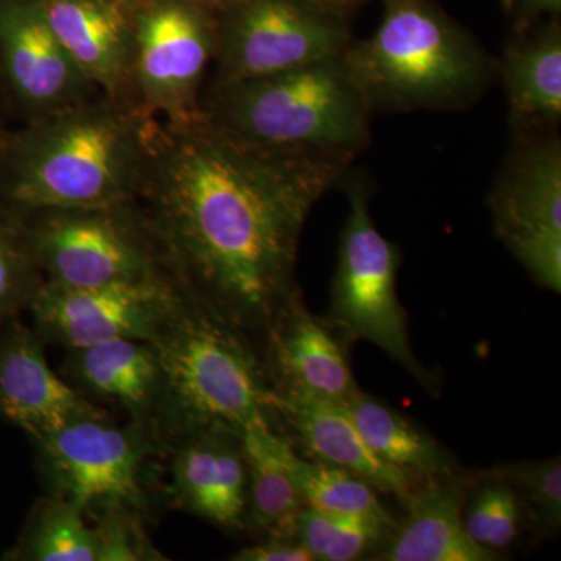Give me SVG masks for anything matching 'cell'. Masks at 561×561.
Instances as JSON below:
<instances>
[{
    "instance_id": "cell-13",
    "label": "cell",
    "mask_w": 561,
    "mask_h": 561,
    "mask_svg": "<svg viewBox=\"0 0 561 561\" xmlns=\"http://www.w3.org/2000/svg\"><path fill=\"white\" fill-rule=\"evenodd\" d=\"M43 343L18 319L0 331V415L35 443L73 421L106 413L51 370Z\"/></svg>"
},
{
    "instance_id": "cell-30",
    "label": "cell",
    "mask_w": 561,
    "mask_h": 561,
    "mask_svg": "<svg viewBox=\"0 0 561 561\" xmlns=\"http://www.w3.org/2000/svg\"><path fill=\"white\" fill-rule=\"evenodd\" d=\"M236 561H312V556L298 542L290 538H265L257 545L243 548L236 552Z\"/></svg>"
},
{
    "instance_id": "cell-19",
    "label": "cell",
    "mask_w": 561,
    "mask_h": 561,
    "mask_svg": "<svg viewBox=\"0 0 561 561\" xmlns=\"http://www.w3.org/2000/svg\"><path fill=\"white\" fill-rule=\"evenodd\" d=\"M516 136L557 131L561 121V25L552 18L518 32L500 66Z\"/></svg>"
},
{
    "instance_id": "cell-7",
    "label": "cell",
    "mask_w": 561,
    "mask_h": 561,
    "mask_svg": "<svg viewBox=\"0 0 561 561\" xmlns=\"http://www.w3.org/2000/svg\"><path fill=\"white\" fill-rule=\"evenodd\" d=\"M350 210L331 287L330 323L351 339L373 343L424 386L432 378L413 354L397 294L400 253L376 228L370 192L362 180L346 186Z\"/></svg>"
},
{
    "instance_id": "cell-9",
    "label": "cell",
    "mask_w": 561,
    "mask_h": 561,
    "mask_svg": "<svg viewBox=\"0 0 561 561\" xmlns=\"http://www.w3.org/2000/svg\"><path fill=\"white\" fill-rule=\"evenodd\" d=\"M55 496L84 515L124 508L144 515L150 508L147 465L162 453L146 427L113 423L108 413L77 420L35 443Z\"/></svg>"
},
{
    "instance_id": "cell-25",
    "label": "cell",
    "mask_w": 561,
    "mask_h": 561,
    "mask_svg": "<svg viewBox=\"0 0 561 561\" xmlns=\"http://www.w3.org/2000/svg\"><path fill=\"white\" fill-rule=\"evenodd\" d=\"M295 476L300 485L302 500L309 507L362 516L393 529V522L375 493V486L348 470L321 460H305L295 453Z\"/></svg>"
},
{
    "instance_id": "cell-2",
    "label": "cell",
    "mask_w": 561,
    "mask_h": 561,
    "mask_svg": "<svg viewBox=\"0 0 561 561\" xmlns=\"http://www.w3.org/2000/svg\"><path fill=\"white\" fill-rule=\"evenodd\" d=\"M153 121L138 101L106 95L41 116L11 150V210L133 205Z\"/></svg>"
},
{
    "instance_id": "cell-10",
    "label": "cell",
    "mask_w": 561,
    "mask_h": 561,
    "mask_svg": "<svg viewBox=\"0 0 561 561\" xmlns=\"http://www.w3.org/2000/svg\"><path fill=\"white\" fill-rule=\"evenodd\" d=\"M217 46L214 11L184 0H135L131 83L140 105L161 119L198 113Z\"/></svg>"
},
{
    "instance_id": "cell-14",
    "label": "cell",
    "mask_w": 561,
    "mask_h": 561,
    "mask_svg": "<svg viewBox=\"0 0 561 561\" xmlns=\"http://www.w3.org/2000/svg\"><path fill=\"white\" fill-rule=\"evenodd\" d=\"M171 494L180 507L230 531L247 527L249 470L241 434L210 427L173 443Z\"/></svg>"
},
{
    "instance_id": "cell-16",
    "label": "cell",
    "mask_w": 561,
    "mask_h": 561,
    "mask_svg": "<svg viewBox=\"0 0 561 561\" xmlns=\"http://www.w3.org/2000/svg\"><path fill=\"white\" fill-rule=\"evenodd\" d=\"M80 72L111 99L133 92L135 0H33Z\"/></svg>"
},
{
    "instance_id": "cell-8",
    "label": "cell",
    "mask_w": 561,
    "mask_h": 561,
    "mask_svg": "<svg viewBox=\"0 0 561 561\" xmlns=\"http://www.w3.org/2000/svg\"><path fill=\"white\" fill-rule=\"evenodd\" d=\"M348 18L313 0H234L217 11L214 88L339 57L354 41Z\"/></svg>"
},
{
    "instance_id": "cell-6",
    "label": "cell",
    "mask_w": 561,
    "mask_h": 561,
    "mask_svg": "<svg viewBox=\"0 0 561 561\" xmlns=\"http://www.w3.org/2000/svg\"><path fill=\"white\" fill-rule=\"evenodd\" d=\"M44 280L70 289L172 275L135 205L21 216Z\"/></svg>"
},
{
    "instance_id": "cell-27",
    "label": "cell",
    "mask_w": 561,
    "mask_h": 561,
    "mask_svg": "<svg viewBox=\"0 0 561 561\" xmlns=\"http://www.w3.org/2000/svg\"><path fill=\"white\" fill-rule=\"evenodd\" d=\"M463 522L478 545L489 551H501L518 537L522 524L519 497L500 476L474 494L463 512Z\"/></svg>"
},
{
    "instance_id": "cell-22",
    "label": "cell",
    "mask_w": 561,
    "mask_h": 561,
    "mask_svg": "<svg viewBox=\"0 0 561 561\" xmlns=\"http://www.w3.org/2000/svg\"><path fill=\"white\" fill-rule=\"evenodd\" d=\"M249 470L247 526L264 538H290L298 516L306 507L295 476V451L275 427H261L241 434Z\"/></svg>"
},
{
    "instance_id": "cell-29",
    "label": "cell",
    "mask_w": 561,
    "mask_h": 561,
    "mask_svg": "<svg viewBox=\"0 0 561 561\" xmlns=\"http://www.w3.org/2000/svg\"><path fill=\"white\" fill-rule=\"evenodd\" d=\"M98 531L99 561L164 560L142 529V515L124 508H111L92 515Z\"/></svg>"
},
{
    "instance_id": "cell-4",
    "label": "cell",
    "mask_w": 561,
    "mask_h": 561,
    "mask_svg": "<svg viewBox=\"0 0 561 561\" xmlns=\"http://www.w3.org/2000/svg\"><path fill=\"white\" fill-rule=\"evenodd\" d=\"M371 110H457L481 98L493 60L434 0H383L370 38L343 51Z\"/></svg>"
},
{
    "instance_id": "cell-11",
    "label": "cell",
    "mask_w": 561,
    "mask_h": 561,
    "mask_svg": "<svg viewBox=\"0 0 561 561\" xmlns=\"http://www.w3.org/2000/svg\"><path fill=\"white\" fill-rule=\"evenodd\" d=\"M494 230L531 278L561 290V140L559 133L516 136L490 192Z\"/></svg>"
},
{
    "instance_id": "cell-21",
    "label": "cell",
    "mask_w": 561,
    "mask_h": 561,
    "mask_svg": "<svg viewBox=\"0 0 561 561\" xmlns=\"http://www.w3.org/2000/svg\"><path fill=\"white\" fill-rule=\"evenodd\" d=\"M465 479L427 483L409 500L408 518L398 527L379 560L387 561H491L496 552L478 545L463 522Z\"/></svg>"
},
{
    "instance_id": "cell-35",
    "label": "cell",
    "mask_w": 561,
    "mask_h": 561,
    "mask_svg": "<svg viewBox=\"0 0 561 561\" xmlns=\"http://www.w3.org/2000/svg\"><path fill=\"white\" fill-rule=\"evenodd\" d=\"M362 3L367 2V0H360Z\"/></svg>"
},
{
    "instance_id": "cell-31",
    "label": "cell",
    "mask_w": 561,
    "mask_h": 561,
    "mask_svg": "<svg viewBox=\"0 0 561 561\" xmlns=\"http://www.w3.org/2000/svg\"><path fill=\"white\" fill-rule=\"evenodd\" d=\"M513 11L516 13V32H524L534 27L535 22L541 18H560L561 0H515Z\"/></svg>"
},
{
    "instance_id": "cell-34",
    "label": "cell",
    "mask_w": 561,
    "mask_h": 561,
    "mask_svg": "<svg viewBox=\"0 0 561 561\" xmlns=\"http://www.w3.org/2000/svg\"><path fill=\"white\" fill-rule=\"evenodd\" d=\"M502 7H504L505 11L512 13L513 5H515V0H501Z\"/></svg>"
},
{
    "instance_id": "cell-5",
    "label": "cell",
    "mask_w": 561,
    "mask_h": 561,
    "mask_svg": "<svg viewBox=\"0 0 561 561\" xmlns=\"http://www.w3.org/2000/svg\"><path fill=\"white\" fill-rule=\"evenodd\" d=\"M206 114L267 149L356 158L370 142V103L343 54L261 79L216 87Z\"/></svg>"
},
{
    "instance_id": "cell-32",
    "label": "cell",
    "mask_w": 561,
    "mask_h": 561,
    "mask_svg": "<svg viewBox=\"0 0 561 561\" xmlns=\"http://www.w3.org/2000/svg\"><path fill=\"white\" fill-rule=\"evenodd\" d=\"M313 2L323 3V5L345 11V13L348 14L353 13V11L357 9V7L362 5L360 0H313Z\"/></svg>"
},
{
    "instance_id": "cell-33",
    "label": "cell",
    "mask_w": 561,
    "mask_h": 561,
    "mask_svg": "<svg viewBox=\"0 0 561 561\" xmlns=\"http://www.w3.org/2000/svg\"><path fill=\"white\" fill-rule=\"evenodd\" d=\"M184 2L194 3V5L203 7L217 13V11L224 10L225 7L230 5L234 0H184Z\"/></svg>"
},
{
    "instance_id": "cell-1",
    "label": "cell",
    "mask_w": 561,
    "mask_h": 561,
    "mask_svg": "<svg viewBox=\"0 0 561 561\" xmlns=\"http://www.w3.org/2000/svg\"><path fill=\"white\" fill-rule=\"evenodd\" d=\"M353 161L256 146L203 110L154 116L133 205L192 300L264 334L297 291L309 214Z\"/></svg>"
},
{
    "instance_id": "cell-12",
    "label": "cell",
    "mask_w": 561,
    "mask_h": 561,
    "mask_svg": "<svg viewBox=\"0 0 561 561\" xmlns=\"http://www.w3.org/2000/svg\"><path fill=\"white\" fill-rule=\"evenodd\" d=\"M187 298L172 276L87 289L44 283L28 311L41 341L76 350L117 339L151 342Z\"/></svg>"
},
{
    "instance_id": "cell-3",
    "label": "cell",
    "mask_w": 561,
    "mask_h": 561,
    "mask_svg": "<svg viewBox=\"0 0 561 561\" xmlns=\"http://www.w3.org/2000/svg\"><path fill=\"white\" fill-rule=\"evenodd\" d=\"M149 343L161 370L154 435L162 453L210 427H275L271 376L241 328L190 297Z\"/></svg>"
},
{
    "instance_id": "cell-17",
    "label": "cell",
    "mask_w": 561,
    "mask_h": 561,
    "mask_svg": "<svg viewBox=\"0 0 561 561\" xmlns=\"http://www.w3.org/2000/svg\"><path fill=\"white\" fill-rule=\"evenodd\" d=\"M265 368L276 391H295L343 402L356 393L345 346L330 321L313 317L298 290L264 332Z\"/></svg>"
},
{
    "instance_id": "cell-23",
    "label": "cell",
    "mask_w": 561,
    "mask_h": 561,
    "mask_svg": "<svg viewBox=\"0 0 561 561\" xmlns=\"http://www.w3.org/2000/svg\"><path fill=\"white\" fill-rule=\"evenodd\" d=\"M373 453L411 481H442L454 472L449 454L401 413L357 390L345 402Z\"/></svg>"
},
{
    "instance_id": "cell-20",
    "label": "cell",
    "mask_w": 561,
    "mask_h": 561,
    "mask_svg": "<svg viewBox=\"0 0 561 561\" xmlns=\"http://www.w3.org/2000/svg\"><path fill=\"white\" fill-rule=\"evenodd\" d=\"M66 370L81 389L119 405L133 423L154 435L162 382L160 364L149 342L117 339L68 350Z\"/></svg>"
},
{
    "instance_id": "cell-24",
    "label": "cell",
    "mask_w": 561,
    "mask_h": 561,
    "mask_svg": "<svg viewBox=\"0 0 561 561\" xmlns=\"http://www.w3.org/2000/svg\"><path fill=\"white\" fill-rule=\"evenodd\" d=\"M13 561H99L98 531L84 513L60 496L36 502L16 545L5 552Z\"/></svg>"
},
{
    "instance_id": "cell-15",
    "label": "cell",
    "mask_w": 561,
    "mask_h": 561,
    "mask_svg": "<svg viewBox=\"0 0 561 561\" xmlns=\"http://www.w3.org/2000/svg\"><path fill=\"white\" fill-rule=\"evenodd\" d=\"M0 54L14 91L41 116L90 101L95 90L33 0L0 5Z\"/></svg>"
},
{
    "instance_id": "cell-26",
    "label": "cell",
    "mask_w": 561,
    "mask_h": 561,
    "mask_svg": "<svg viewBox=\"0 0 561 561\" xmlns=\"http://www.w3.org/2000/svg\"><path fill=\"white\" fill-rule=\"evenodd\" d=\"M24 219L13 210H0V331L31 309L44 286Z\"/></svg>"
},
{
    "instance_id": "cell-28",
    "label": "cell",
    "mask_w": 561,
    "mask_h": 561,
    "mask_svg": "<svg viewBox=\"0 0 561 561\" xmlns=\"http://www.w3.org/2000/svg\"><path fill=\"white\" fill-rule=\"evenodd\" d=\"M497 474L530 507L534 522L542 535L553 534L561 524L560 457L548 460L505 465Z\"/></svg>"
},
{
    "instance_id": "cell-18",
    "label": "cell",
    "mask_w": 561,
    "mask_h": 561,
    "mask_svg": "<svg viewBox=\"0 0 561 561\" xmlns=\"http://www.w3.org/2000/svg\"><path fill=\"white\" fill-rule=\"evenodd\" d=\"M275 393V415L286 421L317 460L348 470L376 490L397 494L402 501L415 493L408 476L371 451L343 402L295 391Z\"/></svg>"
}]
</instances>
